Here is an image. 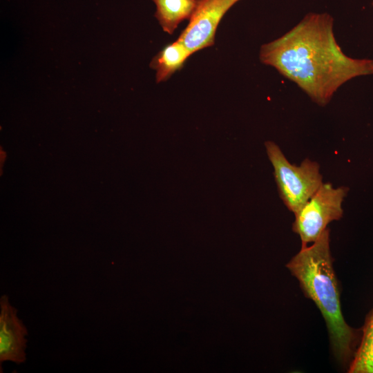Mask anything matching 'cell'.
<instances>
[{"mask_svg":"<svg viewBox=\"0 0 373 373\" xmlns=\"http://www.w3.org/2000/svg\"><path fill=\"white\" fill-rule=\"evenodd\" d=\"M347 372L373 373V307L366 316L361 327L360 343Z\"/></svg>","mask_w":373,"mask_h":373,"instance_id":"9","label":"cell"},{"mask_svg":"<svg viewBox=\"0 0 373 373\" xmlns=\"http://www.w3.org/2000/svg\"><path fill=\"white\" fill-rule=\"evenodd\" d=\"M279 196L294 213L306 203L323 184L320 165L306 158L299 165L291 164L280 148L272 141L265 142Z\"/></svg>","mask_w":373,"mask_h":373,"instance_id":"3","label":"cell"},{"mask_svg":"<svg viewBox=\"0 0 373 373\" xmlns=\"http://www.w3.org/2000/svg\"><path fill=\"white\" fill-rule=\"evenodd\" d=\"M372 6H373V1H372Z\"/></svg>","mask_w":373,"mask_h":373,"instance_id":"10","label":"cell"},{"mask_svg":"<svg viewBox=\"0 0 373 373\" xmlns=\"http://www.w3.org/2000/svg\"><path fill=\"white\" fill-rule=\"evenodd\" d=\"M240 0H198L187 26L178 38L193 54L214 44L217 28L226 12Z\"/></svg>","mask_w":373,"mask_h":373,"instance_id":"5","label":"cell"},{"mask_svg":"<svg viewBox=\"0 0 373 373\" xmlns=\"http://www.w3.org/2000/svg\"><path fill=\"white\" fill-rule=\"evenodd\" d=\"M156 6L155 16L162 30L173 34L178 25L189 19L194 12L198 0H153Z\"/></svg>","mask_w":373,"mask_h":373,"instance_id":"7","label":"cell"},{"mask_svg":"<svg viewBox=\"0 0 373 373\" xmlns=\"http://www.w3.org/2000/svg\"><path fill=\"white\" fill-rule=\"evenodd\" d=\"M348 190L347 186L334 187L329 182H323L316 193L294 213L292 231L298 235L302 245L316 241L330 222L343 217V202Z\"/></svg>","mask_w":373,"mask_h":373,"instance_id":"4","label":"cell"},{"mask_svg":"<svg viewBox=\"0 0 373 373\" xmlns=\"http://www.w3.org/2000/svg\"><path fill=\"white\" fill-rule=\"evenodd\" d=\"M329 242L327 228L310 245H302L286 267L299 282L305 296L320 310L328 330L332 352L340 364L348 368L360 343L361 328L352 327L343 317Z\"/></svg>","mask_w":373,"mask_h":373,"instance_id":"2","label":"cell"},{"mask_svg":"<svg viewBox=\"0 0 373 373\" xmlns=\"http://www.w3.org/2000/svg\"><path fill=\"white\" fill-rule=\"evenodd\" d=\"M0 362L12 361L18 365L26 360L28 330L17 316V309L6 295L0 298Z\"/></svg>","mask_w":373,"mask_h":373,"instance_id":"6","label":"cell"},{"mask_svg":"<svg viewBox=\"0 0 373 373\" xmlns=\"http://www.w3.org/2000/svg\"><path fill=\"white\" fill-rule=\"evenodd\" d=\"M192 53L178 39L165 46L153 59L150 66L155 70L156 82L167 80L182 68Z\"/></svg>","mask_w":373,"mask_h":373,"instance_id":"8","label":"cell"},{"mask_svg":"<svg viewBox=\"0 0 373 373\" xmlns=\"http://www.w3.org/2000/svg\"><path fill=\"white\" fill-rule=\"evenodd\" d=\"M259 58L321 106L348 81L373 75V59L352 58L342 50L334 33V19L327 12L305 15L285 34L263 44Z\"/></svg>","mask_w":373,"mask_h":373,"instance_id":"1","label":"cell"}]
</instances>
